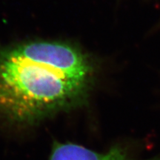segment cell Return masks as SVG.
<instances>
[{
  "instance_id": "7a4b0ae2",
  "label": "cell",
  "mask_w": 160,
  "mask_h": 160,
  "mask_svg": "<svg viewBox=\"0 0 160 160\" xmlns=\"http://www.w3.org/2000/svg\"><path fill=\"white\" fill-rule=\"evenodd\" d=\"M50 160H141L136 159L119 148L98 153L73 143H55ZM160 160V159H145Z\"/></svg>"
},
{
  "instance_id": "6da1fadb",
  "label": "cell",
  "mask_w": 160,
  "mask_h": 160,
  "mask_svg": "<svg viewBox=\"0 0 160 160\" xmlns=\"http://www.w3.org/2000/svg\"><path fill=\"white\" fill-rule=\"evenodd\" d=\"M93 65L80 48L66 42L0 48V118L32 125L83 105L93 83Z\"/></svg>"
}]
</instances>
